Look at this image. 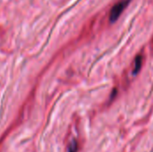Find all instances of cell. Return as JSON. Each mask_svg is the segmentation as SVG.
Here are the masks:
<instances>
[{"mask_svg": "<svg viewBox=\"0 0 153 152\" xmlns=\"http://www.w3.org/2000/svg\"><path fill=\"white\" fill-rule=\"evenodd\" d=\"M142 63H143V57L142 56H137L135 60H134V70H133V73L135 75L139 73V71L141 70L142 67Z\"/></svg>", "mask_w": 153, "mask_h": 152, "instance_id": "obj_2", "label": "cell"}, {"mask_svg": "<svg viewBox=\"0 0 153 152\" xmlns=\"http://www.w3.org/2000/svg\"><path fill=\"white\" fill-rule=\"evenodd\" d=\"M77 151V142L75 141H73L69 146H68V152H76Z\"/></svg>", "mask_w": 153, "mask_h": 152, "instance_id": "obj_3", "label": "cell"}, {"mask_svg": "<svg viewBox=\"0 0 153 152\" xmlns=\"http://www.w3.org/2000/svg\"><path fill=\"white\" fill-rule=\"evenodd\" d=\"M129 2H130V0H122L113 6V8L110 11V14H109L110 22H115L119 18V16L123 13L124 9L127 6Z\"/></svg>", "mask_w": 153, "mask_h": 152, "instance_id": "obj_1", "label": "cell"}]
</instances>
